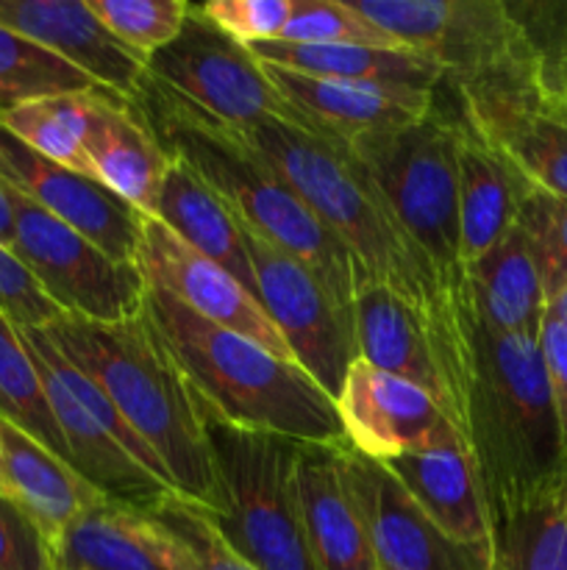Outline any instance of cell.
I'll return each instance as SVG.
<instances>
[{
	"mask_svg": "<svg viewBox=\"0 0 567 570\" xmlns=\"http://www.w3.org/2000/svg\"><path fill=\"white\" fill-rule=\"evenodd\" d=\"M76 92H103V89L42 45L0 26V109Z\"/></svg>",
	"mask_w": 567,
	"mask_h": 570,
	"instance_id": "cell-33",
	"label": "cell"
},
{
	"mask_svg": "<svg viewBox=\"0 0 567 570\" xmlns=\"http://www.w3.org/2000/svg\"><path fill=\"white\" fill-rule=\"evenodd\" d=\"M0 26L42 45L126 104L148 78V61L122 45L87 0H0Z\"/></svg>",
	"mask_w": 567,
	"mask_h": 570,
	"instance_id": "cell-18",
	"label": "cell"
},
{
	"mask_svg": "<svg viewBox=\"0 0 567 570\" xmlns=\"http://www.w3.org/2000/svg\"><path fill=\"white\" fill-rule=\"evenodd\" d=\"M534 65L543 106L567 100V0H506Z\"/></svg>",
	"mask_w": 567,
	"mask_h": 570,
	"instance_id": "cell-34",
	"label": "cell"
},
{
	"mask_svg": "<svg viewBox=\"0 0 567 570\" xmlns=\"http://www.w3.org/2000/svg\"><path fill=\"white\" fill-rule=\"evenodd\" d=\"M56 348L115 401L128 426L159 456L181 499L220 512L203 406L142 315L122 323L59 317L44 326Z\"/></svg>",
	"mask_w": 567,
	"mask_h": 570,
	"instance_id": "cell-3",
	"label": "cell"
},
{
	"mask_svg": "<svg viewBox=\"0 0 567 570\" xmlns=\"http://www.w3.org/2000/svg\"><path fill=\"white\" fill-rule=\"evenodd\" d=\"M253 271L256 301L304 367L334 401L359 360L354 309L339 304L298 259L239 223Z\"/></svg>",
	"mask_w": 567,
	"mask_h": 570,
	"instance_id": "cell-11",
	"label": "cell"
},
{
	"mask_svg": "<svg viewBox=\"0 0 567 570\" xmlns=\"http://www.w3.org/2000/svg\"><path fill=\"white\" fill-rule=\"evenodd\" d=\"M0 312L20 328H44L64 317L6 245H0Z\"/></svg>",
	"mask_w": 567,
	"mask_h": 570,
	"instance_id": "cell-39",
	"label": "cell"
},
{
	"mask_svg": "<svg viewBox=\"0 0 567 570\" xmlns=\"http://www.w3.org/2000/svg\"><path fill=\"white\" fill-rule=\"evenodd\" d=\"M537 340L545 376H548L550 399H554L556 421H559L561 449L567 454V328L554 315H545Z\"/></svg>",
	"mask_w": 567,
	"mask_h": 570,
	"instance_id": "cell-41",
	"label": "cell"
},
{
	"mask_svg": "<svg viewBox=\"0 0 567 570\" xmlns=\"http://www.w3.org/2000/svg\"><path fill=\"white\" fill-rule=\"evenodd\" d=\"M100 22L145 61L181 33L192 6L183 0H87Z\"/></svg>",
	"mask_w": 567,
	"mask_h": 570,
	"instance_id": "cell-36",
	"label": "cell"
},
{
	"mask_svg": "<svg viewBox=\"0 0 567 570\" xmlns=\"http://www.w3.org/2000/svg\"><path fill=\"white\" fill-rule=\"evenodd\" d=\"M339 465L378 570H487L481 557L439 534L384 462L345 443Z\"/></svg>",
	"mask_w": 567,
	"mask_h": 570,
	"instance_id": "cell-14",
	"label": "cell"
},
{
	"mask_svg": "<svg viewBox=\"0 0 567 570\" xmlns=\"http://www.w3.org/2000/svg\"><path fill=\"white\" fill-rule=\"evenodd\" d=\"M0 181L122 265H137L142 212L83 173L67 170L0 126Z\"/></svg>",
	"mask_w": 567,
	"mask_h": 570,
	"instance_id": "cell-13",
	"label": "cell"
},
{
	"mask_svg": "<svg viewBox=\"0 0 567 570\" xmlns=\"http://www.w3.org/2000/svg\"><path fill=\"white\" fill-rule=\"evenodd\" d=\"M156 220L165 223L178 239L217 262L222 271L231 273L248 293L256 295L253 271H250L248 250H245L242 228L233 212L217 198L215 189L181 159L170 156L165 184H161Z\"/></svg>",
	"mask_w": 567,
	"mask_h": 570,
	"instance_id": "cell-26",
	"label": "cell"
},
{
	"mask_svg": "<svg viewBox=\"0 0 567 570\" xmlns=\"http://www.w3.org/2000/svg\"><path fill=\"white\" fill-rule=\"evenodd\" d=\"M100 95L109 92L53 95L14 104L0 109V126L44 159L89 176L87 145L92 137L94 106Z\"/></svg>",
	"mask_w": 567,
	"mask_h": 570,
	"instance_id": "cell-31",
	"label": "cell"
},
{
	"mask_svg": "<svg viewBox=\"0 0 567 570\" xmlns=\"http://www.w3.org/2000/svg\"><path fill=\"white\" fill-rule=\"evenodd\" d=\"M56 570H167L131 507H94L53 546Z\"/></svg>",
	"mask_w": 567,
	"mask_h": 570,
	"instance_id": "cell-29",
	"label": "cell"
},
{
	"mask_svg": "<svg viewBox=\"0 0 567 570\" xmlns=\"http://www.w3.org/2000/svg\"><path fill=\"white\" fill-rule=\"evenodd\" d=\"M200 14L239 45L278 39L292 17V0H209Z\"/></svg>",
	"mask_w": 567,
	"mask_h": 570,
	"instance_id": "cell-38",
	"label": "cell"
},
{
	"mask_svg": "<svg viewBox=\"0 0 567 570\" xmlns=\"http://www.w3.org/2000/svg\"><path fill=\"white\" fill-rule=\"evenodd\" d=\"M465 443L481 479L489 523L567 462L539 340L493 332L472 309Z\"/></svg>",
	"mask_w": 567,
	"mask_h": 570,
	"instance_id": "cell-5",
	"label": "cell"
},
{
	"mask_svg": "<svg viewBox=\"0 0 567 570\" xmlns=\"http://www.w3.org/2000/svg\"><path fill=\"white\" fill-rule=\"evenodd\" d=\"M165 148L192 167L239 223L298 259L334 298L354 309L359 276L348 248L317 220L292 187L245 145L237 128L159 87L150 78L128 100Z\"/></svg>",
	"mask_w": 567,
	"mask_h": 570,
	"instance_id": "cell-2",
	"label": "cell"
},
{
	"mask_svg": "<svg viewBox=\"0 0 567 570\" xmlns=\"http://www.w3.org/2000/svg\"><path fill=\"white\" fill-rule=\"evenodd\" d=\"M467 120L506 156L528 187L567 200V126L543 104L504 106Z\"/></svg>",
	"mask_w": 567,
	"mask_h": 570,
	"instance_id": "cell-28",
	"label": "cell"
},
{
	"mask_svg": "<svg viewBox=\"0 0 567 570\" xmlns=\"http://www.w3.org/2000/svg\"><path fill=\"white\" fill-rule=\"evenodd\" d=\"M11 243H14V212H11L9 189L0 181V245L11 248Z\"/></svg>",
	"mask_w": 567,
	"mask_h": 570,
	"instance_id": "cell-42",
	"label": "cell"
},
{
	"mask_svg": "<svg viewBox=\"0 0 567 570\" xmlns=\"http://www.w3.org/2000/svg\"><path fill=\"white\" fill-rule=\"evenodd\" d=\"M0 493L37 523L50 549L78 518L109 501L70 462L3 417H0Z\"/></svg>",
	"mask_w": 567,
	"mask_h": 570,
	"instance_id": "cell-20",
	"label": "cell"
},
{
	"mask_svg": "<svg viewBox=\"0 0 567 570\" xmlns=\"http://www.w3.org/2000/svg\"><path fill=\"white\" fill-rule=\"evenodd\" d=\"M337 410L350 449L376 462L465 443L426 390L361 360L345 376Z\"/></svg>",
	"mask_w": 567,
	"mask_h": 570,
	"instance_id": "cell-15",
	"label": "cell"
},
{
	"mask_svg": "<svg viewBox=\"0 0 567 570\" xmlns=\"http://www.w3.org/2000/svg\"><path fill=\"white\" fill-rule=\"evenodd\" d=\"M489 570H567V462L520 504L493 518Z\"/></svg>",
	"mask_w": 567,
	"mask_h": 570,
	"instance_id": "cell-27",
	"label": "cell"
},
{
	"mask_svg": "<svg viewBox=\"0 0 567 570\" xmlns=\"http://www.w3.org/2000/svg\"><path fill=\"white\" fill-rule=\"evenodd\" d=\"M137 265L145 282L170 293L172 298L181 301L187 309H192L203 321L228 328L233 334H242V337L253 340L281 360H292L287 343L267 317L265 306L256 301V295L248 293L217 262L206 259L203 254L189 248L156 217L142 220Z\"/></svg>",
	"mask_w": 567,
	"mask_h": 570,
	"instance_id": "cell-16",
	"label": "cell"
},
{
	"mask_svg": "<svg viewBox=\"0 0 567 570\" xmlns=\"http://www.w3.org/2000/svg\"><path fill=\"white\" fill-rule=\"evenodd\" d=\"M278 39L298 45H361V48L411 50L409 45L372 26L348 0H292V17Z\"/></svg>",
	"mask_w": 567,
	"mask_h": 570,
	"instance_id": "cell-35",
	"label": "cell"
},
{
	"mask_svg": "<svg viewBox=\"0 0 567 570\" xmlns=\"http://www.w3.org/2000/svg\"><path fill=\"white\" fill-rule=\"evenodd\" d=\"M261 65L281 67L311 78L334 81L381 83L420 92H437L442 83V67L420 50H381L361 45H298L284 39L245 45Z\"/></svg>",
	"mask_w": 567,
	"mask_h": 570,
	"instance_id": "cell-25",
	"label": "cell"
},
{
	"mask_svg": "<svg viewBox=\"0 0 567 570\" xmlns=\"http://www.w3.org/2000/svg\"><path fill=\"white\" fill-rule=\"evenodd\" d=\"M9 200L14 212L11 250L64 315L89 323H122L142 315L148 282L139 265L111 259L14 189H9Z\"/></svg>",
	"mask_w": 567,
	"mask_h": 570,
	"instance_id": "cell-10",
	"label": "cell"
},
{
	"mask_svg": "<svg viewBox=\"0 0 567 570\" xmlns=\"http://www.w3.org/2000/svg\"><path fill=\"white\" fill-rule=\"evenodd\" d=\"M0 570H56L53 549L37 523L0 493Z\"/></svg>",
	"mask_w": 567,
	"mask_h": 570,
	"instance_id": "cell-40",
	"label": "cell"
},
{
	"mask_svg": "<svg viewBox=\"0 0 567 570\" xmlns=\"http://www.w3.org/2000/svg\"><path fill=\"white\" fill-rule=\"evenodd\" d=\"M361 17L431 56L461 115L543 104L528 45L506 0H348Z\"/></svg>",
	"mask_w": 567,
	"mask_h": 570,
	"instance_id": "cell-6",
	"label": "cell"
},
{
	"mask_svg": "<svg viewBox=\"0 0 567 570\" xmlns=\"http://www.w3.org/2000/svg\"><path fill=\"white\" fill-rule=\"evenodd\" d=\"M456 106V104H454ZM459 120V256L461 271L489 254L517 226L526 181L456 106Z\"/></svg>",
	"mask_w": 567,
	"mask_h": 570,
	"instance_id": "cell-22",
	"label": "cell"
},
{
	"mask_svg": "<svg viewBox=\"0 0 567 570\" xmlns=\"http://www.w3.org/2000/svg\"><path fill=\"white\" fill-rule=\"evenodd\" d=\"M142 312L200 404L217 417L298 443H348L337 401L292 360L203 321L153 284L145 289Z\"/></svg>",
	"mask_w": 567,
	"mask_h": 570,
	"instance_id": "cell-4",
	"label": "cell"
},
{
	"mask_svg": "<svg viewBox=\"0 0 567 570\" xmlns=\"http://www.w3.org/2000/svg\"><path fill=\"white\" fill-rule=\"evenodd\" d=\"M265 72L287 104L295 126L309 128L345 148L370 134L395 131L422 120L437 98V92L311 78L272 65H265Z\"/></svg>",
	"mask_w": 567,
	"mask_h": 570,
	"instance_id": "cell-17",
	"label": "cell"
},
{
	"mask_svg": "<svg viewBox=\"0 0 567 570\" xmlns=\"http://www.w3.org/2000/svg\"><path fill=\"white\" fill-rule=\"evenodd\" d=\"M137 515L167 570H259L222 538L209 510L181 495H165Z\"/></svg>",
	"mask_w": 567,
	"mask_h": 570,
	"instance_id": "cell-30",
	"label": "cell"
},
{
	"mask_svg": "<svg viewBox=\"0 0 567 570\" xmlns=\"http://www.w3.org/2000/svg\"><path fill=\"white\" fill-rule=\"evenodd\" d=\"M0 417L26 429L53 454L70 462L64 438L50 415L42 382H39L31 354L22 343L20 328L3 312H0Z\"/></svg>",
	"mask_w": 567,
	"mask_h": 570,
	"instance_id": "cell-32",
	"label": "cell"
},
{
	"mask_svg": "<svg viewBox=\"0 0 567 570\" xmlns=\"http://www.w3.org/2000/svg\"><path fill=\"white\" fill-rule=\"evenodd\" d=\"M148 78L228 126H250L267 117L292 122L265 65L211 26L198 6L189 9L181 33L150 56Z\"/></svg>",
	"mask_w": 567,
	"mask_h": 570,
	"instance_id": "cell-12",
	"label": "cell"
},
{
	"mask_svg": "<svg viewBox=\"0 0 567 570\" xmlns=\"http://www.w3.org/2000/svg\"><path fill=\"white\" fill-rule=\"evenodd\" d=\"M470 309L487 328L500 334L539 337L548 295L537 259L520 226L511 228L484 259L465 271Z\"/></svg>",
	"mask_w": 567,
	"mask_h": 570,
	"instance_id": "cell-24",
	"label": "cell"
},
{
	"mask_svg": "<svg viewBox=\"0 0 567 570\" xmlns=\"http://www.w3.org/2000/svg\"><path fill=\"white\" fill-rule=\"evenodd\" d=\"M395 479L415 499L422 515L439 529L445 540L472 551L487 562L493 549V523L476 462L465 443L445 449L415 451L384 462Z\"/></svg>",
	"mask_w": 567,
	"mask_h": 570,
	"instance_id": "cell-19",
	"label": "cell"
},
{
	"mask_svg": "<svg viewBox=\"0 0 567 570\" xmlns=\"http://www.w3.org/2000/svg\"><path fill=\"white\" fill-rule=\"evenodd\" d=\"M233 128L348 248L359 287L381 284L431 317L459 309L467 289L445 287L428 256L395 220L370 173L345 145L276 117Z\"/></svg>",
	"mask_w": 567,
	"mask_h": 570,
	"instance_id": "cell-1",
	"label": "cell"
},
{
	"mask_svg": "<svg viewBox=\"0 0 567 570\" xmlns=\"http://www.w3.org/2000/svg\"><path fill=\"white\" fill-rule=\"evenodd\" d=\"M203 406V404H200ZM222 538L259 570H317L300 518L298 440L233 426L203 406Z\"/></svg>",
	"mask_w": 567,
	"mask_h": 570,
	"instance_id": "cell-7",
	"label": "cell"
},
{
	"mask_svg": "<svg viewBox=\"0 0 567 570\" xmlns=\"http://www.w3.org/2000/svg\"><path fill=\"white\" fill-rule=\"evenodd\" d=\"M548 111L550 115L556 117V120L561 122V126H567V100L565 104H556V106H548Z\"/></svg>",
	"mask_w": 567,
	"mask_h": 570,
	"instance_id": "cell-44",
	"label": "cell"
},
{
	"mask_svg": "<svg viewBox=\"0 0 567 570\" xmlns=\"http://www.w3.org/2000/svg\"><path fill=\"white\" fill-rule=\"evenodd\" d=\"M350 154L370 173L411 243L428 256L442 284L465 289L459 256V120L456 106L439 104L422 120L350 145Z\"/></svg>",
	"mask_w": 567,
	"mask_h": 570,
	"instance_id": "cell-8",
	"label": "cell"
},
{
	"mask_svg": "<svg viewBox=\"0 0 567 570\" xmlns=\"http://www.w3.org/2000/svg\"><path fill=\"white\" fill-rule=\"evenodd\" d=\"M87 154L89 176L94 181L103 184L145 217L156 215L170 156L126 100L100 95Z\"/></svg>",
	"mask_w": 567,
	"mask_h": 570,
	"instance_id": "cell-23",
	"label": "cell"
},
{
	"mask_svg": "<svg viewBox=\"0 0 567 570\" xmlns=\"http://www.w3.org/2000/svg\"><path fill=\"white\" fill-rule=\"evenodd\" d=\"M548 315H554L567 328V282L548 295Z\"/></svg>",
	"mask_w": 567,
	"mask_h": 570,
	"instance_id": "cell-43",
	"label": "cell"
},
{
	"mask_svg": "<svg viewBox=\"0 0 567 570\" xmlns=\"http://www.w3.org/2000/svg\"><path fill=\"white\" fill-rule=\"evenodd\" d=\"M345 445V443H342ZM300 518L317 570H378L339 465V445L298 443Z\"/></svg>",
	"mask_w": 567,
	"mask_h": 570,
	"instance_id": "cell-21",
	"label": "cell"
},
{
	"mask_svg": "<svg viewBox=\"0 0 567 570\" xmlns=\"http://www.w3.org/2000/svg\"><path fill=\"white\" fill-rule=\"evenodd\" d=\"M517 226L526 234L528 248L537 259L545 295L567 282V200L523 187Z\"/></svg>",
	"mask_w": 567,
	"mask_h": 570,
	"instance_id": "cell-37",
	"label": "cell"
},
{
	"mask_svg": "<svg viewBox=\"0 0 567 570\" xmlns=\"http://www.w3.org/2000/svg\"><path fill=\"white\" fill-rule=\"evenodd\" d=\"M467 289V287H465ZM354 326L359 360L426 390L465 440L470 304L431 317L381 284L356 289Z\"/></svg>",
	"mask_w": 567,
	"mask_h": 570,
	"instance_id": "cell-9",
	"label": "cell"
}]
</instances>
